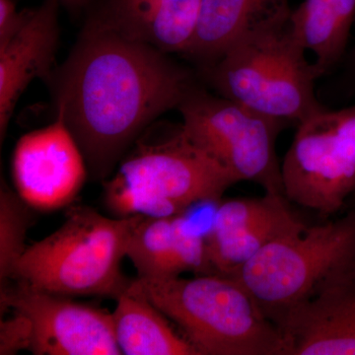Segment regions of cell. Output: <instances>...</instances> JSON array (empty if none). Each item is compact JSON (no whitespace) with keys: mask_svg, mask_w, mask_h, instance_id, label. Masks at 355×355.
Returning a JSON list of instances; mask_svg holds the SVG:
<instances>
[{"mask_svg":"<svg viewBox=\"0 0 355 355\" xmlns=\"http://www.w3.org/2000/svg\"><path fill=\"white\" fill-rule=\"evenodd\" d=\"M46 83L89 176L104 183L140 135L178 109L197 80L170 55L84 21Z\"/></svg>","mask_w":355,"mask_h":355,"instance_id":"1","label":"cell"},{"mask_svg":"<svg viewBox=\"0 0 355 355\" xmlns=\"http://www.w3.org/2000/svg\"><path fill=\"white\" fill-rule=\"evenodd\" d=\"M238 181L196 144L181 123L156 121L140 135L104 182L114 216L161 217L221 202Z\"/></svg>","mask_w":355,"mask_h":355,"instance_id":"2","label":"cell"},{"mask_svg":"<svg viewBox=\"0 0 355 355\" xmlns=\"http://www.w3.org/2000/svg\"><path fill=\"white\" fill-rule=\"evenodd\" d=\"M128 288L169 318L200 355H287L279 328L234 277H137Z\"/></svg>","mask_w":355,"mask_h":355,"instance_id":"3","label":"cell"},{"mask_svg":"<svg viewBox=\"0 0 355 355\" xmlns=\"http://www.w3.org/2000/svg\"><path fill=\"white\" fill-rule=\"evenodd\" d=\"M291 12L243 33L200 73L216 94L257 113L298 123L324 107L315 94L321 73L294 39Z\"/></svg>","mask_w":355,"mask_h":355,"instance_id":"4","label":"cell"},{"mask_svg":"<svg viewBox=\"0 0 355 355\" xmlns=\"http://www.w3.org/2000/svg\"><path fill=\"white\" fill-rule=\"evenodd\" d=\"M142 217H108L90 207H71L58 230L26 248L11 279L67 297L116 299L130 284L121 261Z\"/></svg>","mask_w":355,"mask_h":355,"instance_id":"5","label":"cell"},{"mask_svg":"<svg viewBox=\"0 0 355 355\" xmlns=\"http://www.w3.org/2000/svg\"><path fill=\"white\" fill-rule=\"evenodd\" d=\"M355 266V209L270 243L233 277L275 324L336 272Z\"/></svg>","mask_w":355,"mask_h":355,"instance_id":"6","label":"cell"},{"mask_svg":"<svg viewBox=\"0 0 355 355\" xmlns=\"http://www.w3.org/2000/svg\"><path fill=\"white\" fill-rule=\"evenodd\" d=\"M191 139L225 168L238 183L253 182L266 193L284 195L275 141L284 121L212 94L196 84L178 107Z\"/></svg>","mask_w":355,"mask_h":355,"instance_id":"7","label":"cell"},{"mask_svg":"<svg viewBox=\"0 0 355 355\" xmlns=\"http://www.w3.org/2000/svg\"><path fill=\"white\" fill-rule=\"evenodd\" d=\"M297 125L282 164L284 197L333 216L355 193V105L320 110Z\"/></svg>","mask_w":355,"mask_h":355,"instance_id":"8","label":"cell"},{"mask_svg":"<svg viewBox=\"0 0 355 355\" xmlns=\"http://www.w3.org/2000/svg\"><path fill=\"white\" fill-rule=\"evenodd\" d=\"M27 320L36 355H119L113 315L67 296L17 284L1 291V308Z\"/></svg>","mask_w":355,"mask_h":355,"instance_id":"9","label":"cell"},{"mask_svg":"<svg viewBox=\"0 0 355 355\" xmlns=\"http://www.w3.org/2000/svg\"><path fill=\"white\" fill-rule=\"evenodd\" d=\"M11 175L16 193L31 209L53 211L69 207L89 176L83 151L64 120L25 133L14 148Z\"/></svg>","mask_w":355,"mask_h":355,"instance_id":"10","label":"cell"},{"mask_svg":"<svg viewBox=\"0 0 355 355\" xmlns=\"http://www.w3.org/2000/svg\"><path fill=\"white\" fill-rule=\"evenodd\" d=\"M284 195L230 198L217 203L205 233L209 273L233 277L263 248L307 225Z\"/></svg>","mask_w":355,"mask_h":355,"instance_id":"11","label":"cell"},{"mask_svg":"<svg viewBox=\"0 0 355 355\" xmlns=\"http://www.w3.org/2000/svg\"><path fill=\"white\" fill-rule=\"evenodd\" d=\"M275 326L287 355H355V266L331 275Z\"/></svg>","mask_w":355,"mask_h":355,"instance_id":"12","label":"cell"},{"mask_svg":"<svg viewBox=\"0 0 355 355\" xmlns=\"http://www.w3.org/2000/svg\"><path fill=\"white\" fill-rule=\"evenodd\" d=\"M202 0H90L86 22L167 55H186Z\"/></svg>","mask_w":355,"mask_h":355,"instance_id":"13","label":"cell"},{"mask_svg":"<svg viewBox=\"0 0 355 355\" xmlns=\"http://www.w3.org/2000/svg\"><path fill=\"white\" fill-rule=\"evenodd\" d=\"M57 0H44L14 38L0 46V139H6L14 110L26 89L46 81L58 67L60 27Z\"/></svg>","mask_w":355,"mask_h":355,"instance_id":"14","label":"cell"},{"mask_svg":"<svg viewBox=\"0 0 355 355\" xmlns=\"http://www.w3.org/2000/svg\"><path fill=\"white\" fill-rule=\"evenodd\" d=\"M127 257L142 279L184 272L209 273L205 233L187 216L142 217L128 242Z\"/></svg>","mask_w":355,"mask_h":355,"instance_id":"15","label":"cell"},{"mask_svg":"<svg viewBox=\"0 0 355 355\" xmlns=\"http://www.w3.org/2000/svg\"><path fill=\"white\" fill-rule=\"evenodd\" d=\"M291 11L288 0H202L195 37L184 57L200 69L209 67L243 33Z\"/></svg>","mask_w":355,"mask_h":355,"instance_id":"16","label":"cell"},{"mask_svg":"<svg viewBox=\"0 0 355 355\" xmlns=\"http://www.w3.org/2000/svg\"><path fill=\"white\" fill-rule=\"evenodd\" d=\"M116 300L112 315L121 354L200 355L171 320L137 292L128 287Z\"/></svg>","mask_w":355,"mask_h":355,"instance_id":"17","label":"cell"},{"mask_svg":"<svg viewBox=\"0 0 355 355\" xmlns=\"http://www.w3.org/2000/svg\"><path fill=\"white\" fill-rule=\"evenodd\" d=\"M354 20L355 0H304L291 10L288 24L323 76L343 57Z\"/></svg>","mask_w":355,"mask_h":355,"instance_id":"18","label":"cell"},{"mask_svg":"<svg viewBox=\"0 0 355 355\" xmlns=\"http://www.w3.org/2000/svg\"><path fill=\"white\" fill-rule=\"evenodd\" d=\"M31 207L2 180L0 188V282L7 287L14 266L24 253Z\"/></svg>","mask_w":355,"mask_h":355,"instance_id":"19","label":"cell"},{"mask_svg":"<svg viewBox=\"0 0 355 355\" xmlns=\"http://www.w3.org/2000/svg\"><path fill=\"white\" fill-rule=\"evenodd\" d=\"M12 316L1 321L0 354H14L20 350H29L30 329L27 320L20 313L11 310Z\"/></svg>","mask_w":355,"mask_h":355,"instance_id":"20","label":"cell"},{"mask_svg":"<svg viewBox=\"0 0 355 355\" xmlns=\"http://www.w3.org/2000/svg\"><path fill=\"white\" fill-rule=\"evenodd\" d=\"M32 13L33 9L18 10L15 0H0V46L19 33Z\"/></svg>","mask_w":355,"mask_h":355,"instance_id":"21","label":"cell"},{"mask_svg":"<svg viewBox=\"0 0 355 355\" xmlns=\"http://www.w3.org/2000/svg\"><path fill=\"white\" fill-rule=\"evenodd\" d=\"M60 6L70 13L77 14L85 10L90 0H57Z\"/></svg>","mask_w":355,"mask_h":355,"instance_id":"22","label":"cell"},{"mask_svg":"<svg viewBox=\"0 0 355 355\" xmlns=\"http://www.w3.org/2000/svg\"><path fill=\"white\" fill-rule=\"evenodd\" d=\"M352 64H354V65H355V49H354V53H352Z\"/></svg>","mask_w":355,"mask_h":355,"instance_id":"23","label":"cell"}]
</instances>
